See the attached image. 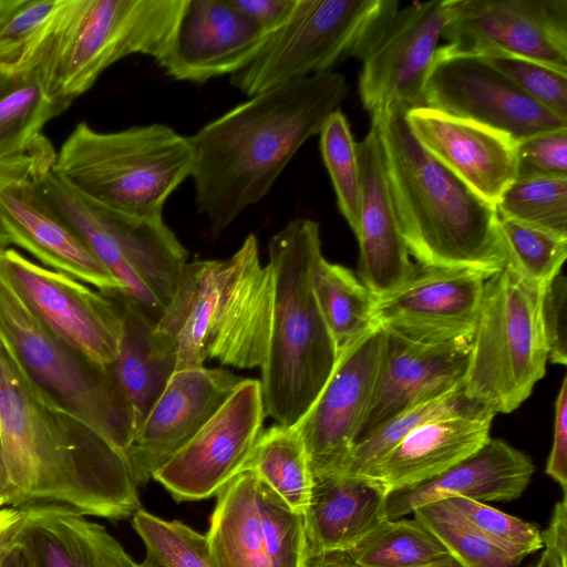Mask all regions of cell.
<instances>
[{"label": "cell", "instance_id": "cell-1", "mask_svg": "<svg viewBox=\"0 0 567 567\" xmlns=\"http://www.w3.org/2000/svg\"><path fill=\"white\" fill-rule=\"evenodd\" d=\"M64 408L0 341V440L11 507L69 506L110 520L132 517L141 502L123 453L73 430Z\"/></svg>", "mask_w": 567, "mask_h": 567}, {"label": "cell", "instance_id": "cell-2", "mask_svg": "<svg viewBox=\"0 0 567 567\" xmlns=\"http://www.w3.org/2000/svg\"><path fill=\"white\" fill-rule=\"evenodd\" d=\"M348 93L336 71L295 80L250 96L189 136L195 204L214 237L268 194Z\"/></svg>", "mask_w": 567, "mask_h": 567}, {"label": "cell", "instance_id": "cell-3", "mask_svg": "<svg viewBox=\"0 0 567 567\" xmlns=\"http://www.w3.org/2000/svg\"><path fill=\"white\" fill-rule=\"evenodd\" d=\"M406 112L391 105L371 122L379 131L388 187L410 256L419 265L468 268L489 277L507 264L495 205L417 141Z\"/></svg>", "mask_w": 567, "mask_h": 567}, {"label": "cell", "instance_id": "cell-4", "mask_svg": "<svg viewBox=\"0 0 567 567\" xmlns=\"http://www.w3.org/2000/svg\"><path fill=\"white\" fill-rule=\"evenodd\" d=\"M271 313V272L250 234L226 259L187 261L155 330L174 346L176 371L210 359L254 369L266 359Z\"/></svg>", "mask_w": 567, "mask_h": 567}, {"label": "cell", "instance_id": "cell-5", "mask_svg": "<svg viewBox=\"0 0 567 567\" xmlns=\"http://www.w3.org/2000/svg\"><path fill=\"white\" fill-rule=\"evenodd\" d=\"M322 256L319 224L309 218L292 219L268 243L272 313L259 381L266 416L285 426L307 413L338 360L313 290Z\"/></svg>", "mask_w": 567, "mask_h": 567}, {"label": "cell", "instance_id": "cell-6", "mask_svg": "<svg viewBox=\"0 0 567 567\" xmlns=\"http://www.w3.org/2000/svg\"><path fill=\"white\" fill-rule=\"evenodd\" d=\"M193 165L189 136L165 124L99 132L80 122L55 154L52 172L87 200L157 219Z\"/></svg>", "mask_w": 567, "mask_h": 567}, {"label": "cell", "instance_id": "cell-7", "mask_svg": "<svg viewBox=\"0 0 567 567\" xmlns=\"http://www.w3.org/2000/svg\"><path fill=\"white\" fill-rule=\"evenodd\" d=\"M184 0H63L34 63L54 101L69 106L109 66L132 54L158 62ZM33 66V68H34Z\"/></svg>", "mask_w": 567, "mask_h": 567}, {"label": "cell", "instance_id": "cell-8", "mask_svg": "<svg viewBox=\"0 0 567 567\" xmlns=\"http://www.w3.org/2000/svg\"><path fill=\"white\" fill-rule=\"evenodd\" d=\"M543 290L508 265L485 279L463 391L494 414L515 411L545 375Z\"/></svg>", "mask_w": 567, "mask_h": 567}, {"label": "cell", "instance_id": "cell-9", "mask_svg": "<svg viewBox=\"0 0 567 567\" xmlns=\"http://www.w3.org/2000/svg\"><path fill=\"white\" fill-rule=\"evenodd\" d=\"M32 182L122 284V295L157 322L188 258L186 248L164 219L135 217L87 200L62 182L52 166Z\"/></svg>", "mask_w": 567, "mask_h": 567}, {"label": "cell", "instance_id": "cell-10", "mask_svg": "<svg viewBox=\"0 0 567 567\" xmlns=\"http://www.w3.org/2000/svg\"><path fill=\"white\" fill-rule=\"evenodd\" d=\"M0 341L8 346L30 377L87 434L126 457L135 434L132 410L111 371L84 365L33 312L0 271Z\"/></svg>", "mask_w": 567, "mask_h": 567}, {"label": "cell", "instance_id": "cell-11", "mask_svg": "<svg viewBox=\"0 0 567 567\" xmlns=\"http://www.w3.org/2000/svg\"><path fill=\"white\" fill-rule=\"evenodd\" d=\"M399 6L395 0H297L289 20L230 83L250 97L332 72L349 58L361 59Z\"/></svg>", "mask_w": 567, "mask_h": 567}, {"label": "cell", "instance_id": "cell-12", "mask_svg": "<svg viewBox=\"0 0 567 567\" xmlns=\"http://www.w3.org/2000/svg\"><path fill=\"white\" fill-rule=\"evenodd\" d=\"M0 271L39 319L92 367L109 372L123 333L120 308L89 285L0 247Z\"/></svg>", "mask_w": 567, "mask_h": 567}, {"label": "cell", "instance_id": "cell-13", "mask_svg": "<svg viewBox=\"0 0 567 567\" xmlns=\"http://www.w3.org/2000/svg\"><path fill=\"white\" fill-rule=\"evenodd\" d=\"M424 107L466 120L519 143L567 128L561 120L526 95L483 56L437 48L424 86Z\"/></svg>", "mask_w": 567, "mask_h": 567}, {"label": "cell", "instance_id": "cell-14", "mask_svg": "<svg viewBox=\"0 0 567 567\" xmlns=\"http://www.w3.org/2000/svg\"><path fill=\"white\" fill-rule=\"evenodd\" d=\"M206 534L220 567H299L305 519L252 471L244 468L218 493Z\"/></svg>", "mask_w": 567, "mask_h": 567}, {"label": "cell", "instance_id": "cell-15", "mask_svg": "<svg viewBox=\"0 0 567 567\" xmlns=\"http://www.w3.org/2000/svg\"><path fill=\"white\" fill-rule=\"evenodd\" d=\"M260 381L244 379L203 427L153 475L176 502L202 501L241 472L264 432Z\"/></svg>", "mask_w": 567, "mask_h": 567}, {"label": "cell", "instance_id": "cell-16", "mask_svg": "<svg viewBox=\"0 0 567 567\" xmlns=\"http://www.w3.org/2000/svg\"><path fill=\"white\" fill-rule=\"evenodd\" d=\"M457 0L413 2L398 9L362 55L359 94L371 116L391 105L424 107V86L437 43Z\"/></svg>", "mask_w": 567, "mask_h": 567}, {"label": "cell", "instance_id": "cell-17", "mask_svg": "<svg viewBox=\"0 0 567 567\" xmlns=\"http://www.w3.org/2000/svg\"><path fill=\"white\" fill-rule=\"evenodd\" d=\"M442 37L457 52L523 58L567 72L566 0H457Z\"/></svg>", "mask_w": 567, "mask_h": 567}, {"label": "cell", "instance_id": "cell-18", "mask_svg": "<svg viewBox=\"0 0 567 567\" xmlns=\"http://www.w3.org/2000/svg\"><path fill=\"white\" fill-rule=\"evenodd\" d=\"M385 331L379 327L339 354L318 398L293 426L311 474L340 473L360 434L379 373Z\"/></svg>", "mask_w": 567, "mask_h": 567}, {"label": "cell", "instance_id": "cell-19", "mask_svg": "<svg viewBox=\"0 0 567 567\" xmlns=\"http://www.w3.org/2000/svg\"><path fill=\"white\" fill-rule=\"evenodd\" d=\"M486 275L416 264L408 280L378 297L377 327L422 343H470Z\"/></svg>", "mask_w": 567, "mask_h": 567}, {"label": "cell", "instance_id": "cell-20", "mask_svg": "<svg viewBox=\"0 0 567 567\" xmlns=\"http://www.w3.org/2000/svg\"><path fill=\"white\" fill-rule=\"evenodd\" d=\"M243 380L227 369L175 371L126 450L137 484H146L187 444Z\"/></svg>", "mask_w": 567, "mask_h": 567}, {"label": "cell", "instance_id": "cell-21", "mask_svg": "<svg viewBox=\"0 0 567 567\" xmlns=\"http://www.w3.org/2000/svg\"><path fill=\"white\" fill-rule=\"evenodd\" d=\"M269 35L229 0H184L157 64L178 81L202 83L231 76L249 65Z\"/></svg>", "mask_w": 567, "mask_h": 567}, {"label": "cell", "instance_id": "cell-22", "mask_svg": "<svg viewBox=\"0 0 567 567\" xmlns=\"http://www.w3.org/2000/svg\"><path fill=\"white\" fill-rule=\"evenodd\" d=\"M384 331V351L358 439L405 409L463 388L471 342L422 343Z\"/></svg>", "mask_w": 567, "mask_h": 567}, {"label": "cell", "instance_id": "cell-23", "mask_svg": "<svg viewBox=\"0 0 567 567\" xmlns=\"http://www.w3.org/2000/svg\"><path fill=\"white\" fill-rule=\"evenodd\" d=\"M0 220L10 244L27 250L42 266L104 293L123 292L122 284L40 194L32 179L0 188Z\"/></svg>", "mask_w": 567, "mask_h": 567}, {"label": "cell", "instance_id": "cell-24", "mask_svg": "<svg viewBox=\"0 0 567 567\" xmlns=\"http://www.w3.org/2000/svg\"><path fill=\"white\" fill-rule=\"evenodd\" d=\"M360 168V208L354 235L359 243V280L377 297L410 278L412 262L393 209L377 125L357 143Z\"/></svg>", "mask_w": 567, "mask_h": 567}, {"label": "cell", "instance_id": "cell-25", "mask_svg": "<svg viewBox=\"0 0 567 567\" xmlns=\"http://www.w3.org/2000/svg\"><path fill=\"white\" fill-rule=\"evenodd\" d=\"M417 141L478 195L496 204L516 179V145L508 136L427 107L406 112Z\"/></svg>", "mask_w": 567, "mask_h": 567}, {"label": "cell", "instance_id": "cell-26", "mask_svg": "<svg viewBox=\"0 0 567 567\" xmlns=\"http://www.w3.org/2000/svg\"><path fill=\"white\" fill-rule=\"evenodd\" d=\"M535 466L530 457L502 439L489 441L475 454L443 474L388 495L390 520L412 514L417 507L451 497L477 502H509L530 483Z\"/></svg>", "mask_w": 567, "mask_h": 567}, {"label": "cell", "instance_id": "cell-27", "mask_svg": "<svg viewBox=\"0 0 567 567\" xmlns=\"http://www.w3.org/2000/svg\"><path fill=\"white\" fill-rule=\"evenodd\" d=\"M493 412H474L427 422L395 445L364 476L388 495L427 482L480 451L491 439Z\"/></svg>", "mask_w": 567, "mask_h": 567}, {"label": "cell", "instance_id": "cell-28", "mask_svg": "<svg viewBox=\"0 0 567 567\" xmlns=\"http://www.w3.org/2000/svg\"><path fill=\"white\" fill-rule=\"evenodd\" d=\"M20 511L17 538L34 567H140L103 525L69 506L35 504Z\"/></svg>", "mask_w": 567, "mask_h": 567}, {"label": "cell", "instance_id": "cell-29", "mask_svg": "<svg viewBox=\"0 0 567 567\" xmlns=\"http://www.w3.org/2000/svg\"><path fill=\"white\" fill-rule=\"evenodd\" d=\"M388 493L374 481L344 474L312 476L306 512V547L347 551L383 522Z\"/></svg>", "mask_w": 567, "mask_h": 567}, {"label": "cell", "instance_id": "cell-30", "mask_svg": "<svg viewBox=\"0 0 567 567\" xmlns=\"http://www.w3.org/2000/svg\"><path fill=\"white\" fill-rule=\"evenodd\" d=\"M117 295L123 333L110 371L132 410L136 432L176 371V351L156 332L155 320L143 308Z\"/></svg>", "mask_w": 567, "mask_h": 567}, {"label": "cell", "instance_id": "cell-31", "mask_svg": "<svg viewBox=\"0 0 567 567\" xmlns=\"http://www.w3.org/2000/svg\"><path fill=\"white\" fill-rule=\"evenodd\" d=\"M313 290L338 357L377 328L378 297L349 268L322 256L315 269Z\"/></svg>", "mask_w": 567, "mask_h": 567}, {"label": "cell", "instance_id": "cell-32", "mask_svg": "<svg viewBox=\"0 0 567 567\" xmlns=\"http://www.w3.org/2000/svg\"><path fill=\"white\" fill-rule=\"evenodd\" d=\"M66 107L50 97L35 66L0 72V157L34 147L45 123Z\"/></svg>", "mask_w": 567, "mask_h": 567}, {"label": "cell", "instance_id": "cell-33", "mask_svg": "<svg viewBox=\"0 0 567 567\" xmlns=\"http://www.w3.org/2000/svg\"><path fill=\"white\" fill-rule=\"evenodd\" d=\"M252 471L293 512L308 506L312 474L296 426L274 424L264 430L245 466Z\"/></svg>", "mask_w": 567, "mask_h": 567}, {"label": "cell", "instance_id": "cell-34", "mask_svg": "<svg viewBox=\"0 0 567 567\" xmlns=\"http://www.w3.org/2000/svg\"><path fill=\"white\" fill-rule=\"evenodd\" d=\"M482 409L485 408L464 395L463 388L405 409L360 436L346 466L336 474L364 476L385 454L419 426L440 417Z\"/></svg>", "mask_w": 567, "mask_h": 567}, {"label": "cell", "instance_id": "cell-35", "mask_svg": "<svg viewBox=\"0 0 567 567\" xmlns=\"http://www.w3.org/2000/svg\"><path fill=\"white\" fill-rule=\"evenodd\" d=\"M360 567H421L449 554L414 518L386 519L347 550Z\"/></svg>", "mask_w": 567, "mask_h": 567}, {"label": "cell", "instance_id": "cell-36", "mask_svg": "<svg viewBox=\"0 0 567 567\" xmlns=\"http://www.w3.org/2000/svg\"><path fill=\"white\" fill-rule=\"evenodd\" d=\"M63 0H16L0 19V72L30 70L62 7Z\"/></svg>", "mask_w": 567, "mask_h": 567}, {"label": "cell", "instance_id": "cell-37", "mask_svg": "<svg viewBox=\"0 0 567 567\" xmlns=\"http://www.w3.org/2000/svg\"><path fill=\"white\" fill-rule=\"evenodd\" d=\"M412 514L462 567H518L522 563L495 546L443 501L417 507Z\"/></svg>", "mask_w": 567, "mask_h": 567}, {"label": "cell", "instance_id": "cell-38", "mask_svg": "<svg viewBox=\"0 0 567 567\" xmlns=\"http://www.w3.org/2000/svg\"><path fill=\"white\" fill-rule=\"evenodd\" d=\"M495 207L502 218L567 237L565 178H516Z\"/></svg>", "mask_w": 567, "mask_h": 567}, {"label": "cell", "instance_id": "cell-39", "mask_svg": "<svg viewBox=\"0 0 567 567\" xmlns=\"http://www.w3.org/2000/svg\"><path fill=\"white\" fill-rule=\"evenodd\" d=\"M132 518L146 555L162 567H220L206 534H199L179 520L163 519L143 508Z\"/></svg>", "mask_w": 567, "mask_h": 567}, {"label": "cell", "instance_id": "cell-40", "mask_svg": "<svg viewBox=\"0 0 567 567\" xmlns=\"http://www.w3.org/2000/svg\"><path fill=\"white\" fill-rule=\"evenodd\" d=\"M499 233L507 264L520 277L539 287L548 285L567 257V237L499 217Z\"/></svg>", "mask_w": 567, "mask_h": 567}, {"label": "cell", "instance_id": "cell-41", "mask_svg": "<svg viewBox=\"0 0 567 567\" xmlns=\"http://www.w3.org/2000/svg\"><path fill=\"white\" fill-rule=\"evenodd\" d=\"M320 152L329 173L340 213L354 233L360 208V168L348 120L338 109L320 133Z\"/></svg>", "mask_w": 567, "mask_h": 567}, {"label": "cell", "instance_id": "cell-42", "mask_svg": "<svg viewBox=\"0 0 567 567\" xmlns=\"http://www.w3.org/2000/svg\"><path fill=\"white\" fill-rule=\"evenodd\" d=\"M443 502L509 556L523 560L544 548L542 532L533 523L465 497Z\"/></svg>", "mask_w": 567, "mask_h": 567}, {"label": "cell", "instance_id": "cell-43", "mask_svg": "<svg viewBox=\"0 0 567 567\" xmlns=\"http://www.w3.org/2000/svg\"><path fill=\"white\" fill-rule=\"evenodd\" d=\"M526 95L567 121V72L508 55H481Z\"/></svg>", "mask_w": 567, "mask_h": 567}, {"label": "cell", "instance_id": "cell-44", "mask_svg": "<svg viewBox=\"0 0 567 567\" xmlns=\"http://www.w3.org/2000/svg\"><path fill=\"white\" fill-rule=\"evenodd\" d=\"M516 178L567 179V128L544 132L517 143Z\"/></svg>", "mask_w": 567, "mask_h": 567}, {"label": "cell", "instance_id": "cell-45", "mask_svg": "<svg viewBox=\"0 0 567 567\" xmlns=\"http://www.w3.org/2000/svg\"><path fill=\"white\" fill-rule=\"evenodd\" d=\"M542 321L548 360L555 364L567 363V279L556 276L544 287Z\"/></svg>", "mask_w": 567, "mask_h": 567}, {"label": "cell", "instance_id": "cell-46", "mask_svg": "<svg viewBox=\"0 0 567 567\" xmlns=\"http://www.w3.org/2000/svg\"><path fill=\"white\" fill-rule=\"evenodd\" d=\"M55 158L45 136L31 150L0 157V188L23 179H32L42 169L52 166Z\"/></svg>", "mask_w": 567, "mask_h": 567}, {"label": "cell", "instance_id": "cell-47", "mask_svg": "<svg viewBox=\"0 0 567 567\" xmlns=\"http://www.w3.org/2000/svg\"><path fill=\"white\" fill-rule=\"evenodd\" d=\"M545 473L566 493L567 489V375L564 377L555 402L553 445Z\"/></svg>", "mask_w": 567, "mask_h": 567}, {"label": "cell", "instance_id": "cell-48", "mask_svg": "<svg viewBox=\"0 0 567 567\" xmlns=\"http://www.w3.org/2000/svg\"><path fill=\"white\" fill-rule=\"evenodd\" d=\"M264 32L272 34L290 18L297 0H229Z\"/></svg>", "mask_w": 567, "mask_h": 567}, {"label": "cell", "instance_id": "cell-49", "mask_svg": "<svg viewBox=\"0 0 567 567\" xmlns=\"http://www.w3.org/2000/svg\"><path fill=\"white\" fill-rule=\"evenodd\" d=\"M544 547L557 557L560 567H567V496L558 501L551 512L549 524L542 532Z\"/></svg>", "mask_w": 567, "mask_h": 567}, {"label": "cell", "instance_id": "cell-50", "mask_svg": "<svg viewBox=\"0 0 567 567\" xmlns=\"http://www.w3.org/2000/svg\"><path fill=\"white\" fill-rule=\"evenodd\" d=\"M299 567H360L343 550H312L305 546Z\"/></svg>", "mask_w": 567, "mask_h": 567}, {"label": "cell", "instance_id": "cell-51", "mask_svg": "<svg viewBox=\"0 0 567 567\" xmlns=\"http://www.w3.org/2000/svg\"><path fill=\"white\" fill-rule=\"evenodd\" d=\"M0 567H34L24 545L17 538L0 549Z\"/></svg>", "mask_w": 567, "mask_h": 567}, {"label": "cell", "instance_id": "cell-52", "mask_svg": "<svg viewBox=\"0 0 567 567\" xmlns=\"http://www.w3.org/2000/svg\"><path fill=\"white\" fill-rule=\"evenodd\" d=\"M21 518L22 513L19 508H0V549L14 538Z\"/></svg>", "mask_w": 567, "mask_h": 567}, {"label": "cell", "instance_id": "cell-53", "mask_svg": "<svg viewBox=\"0 0 567 567\" xmlns=\"http://www.w3.org/2000/svg\"><path fill=\"white\" fill-rule=\"evenodd\" d=\"M13 501V492L10 485L8 471L6 466L4 455L0 440V507L9 505L11 507Z\"/></svg>", "mask_w": 567, "mask_h": 567}, {"label": "cell", "instance_id": "cell-54", "mask_svg": "<svg viewBox=\"0 0 567 567\" xmlns=\"http://www.w3.org/2000/svg\"><path fill=\"white\" fill-rule=\"evenodd\" d=\"M539 558L528 567H560L556 555L548 548H543Z\"/></svg>", "mask_w": 567, "mask_h": 567}, {"label": "cell", "instance_id": "cell-55", "mask_svg": "<svg viewBox=\"0 0 567 567\" xmlns=\"http://www.w3.org/2000/svg\"><path fill=\"white\" fill-rule=\"evenodd\" d=\"M421 567H462L450 554L439 557Z\"/></svg>", "mask_w": 567, "mask_h": 567}, {"label": "cell", "instance_id": "cell-56", "mask_svg": "<svg viewBox=\"0 0 567 567\" xmlns=\"http://www.w3.org/2000/svg\"><path fill=\"white\" fill-rule=\"evenodd\" d=\"M14 2L16 0H0V19L8 12Z\"/></svg>", "mask_w": 567, "mask_h": 567}, {"label": "cell", "instance_id": "cell-57", "mask_svg": "<svg viewBox=\"0 0 567 567\" xmlns=\"http://www.w3.org/2000/svg\"><path fill=\"white\" fill-rule=\"evenodd\" d=\"M10 245L9 237L2 226V223L0 220V247H6Z\"/></svg>", "mask_w": 567, "mask_h": 567}, {"label": "cell", "instance_id": "cell-58", "mask_svg": "<svg viewBox=\"0 0 567 567\" xmlns=\"http://www.w3.org/2000/svg\"><path fill=\"white\" fill-rule=\"evenodd\" d=\"M140 567H162L153 558L146 555L145 559L140 563Z\"/></svg>", "mask_w": 567, "mask_h": 567}]
</instances>
